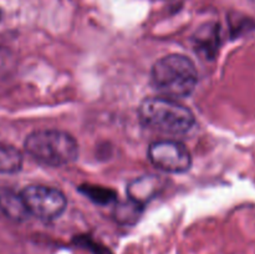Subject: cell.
<instances>
[{
  "label": "cell",
  "mask_w": 255,
  "mask_h": 254,
  "mask_svg": "<svg viewBox=\"0 0 255 254\" xmlns=\"http://www.w3.org/2000/svg\"><path fill=\"white\" fill-rule=\"evenodd\" d=\"M198 82V71L189 57L169 54L161 57L151 69V85L162 97L184 99L194 92Z\"/></svg>",
  "instance_id": "cell-1"
},
{
  "label": "cell",
  "mask_w": 255,
  "mask_h": 254,
  "mask_svg": "<svg viewBox=\"0 0 255 254\" xmlns=\"http://www.w3.org/2000/svg\"><path fill=\"white\" fill-rule=\"evenodd\" d=\"M139 121L147 128L172 136L186 134L196 124L194 115L177 100L147 97L138 107Z\"/></svg>",
  "instance_id": "cell-2"
},
{
  "label": "cell",
  "mask_w": 255,
  "mask_h": 254,
  "mask_svg": "<svg viewBox=\"0 0 255 254\" xmlns=\"http://www.w3.org/2000/svg\"><path fill=\"white\" fill-rule=\"evenodd\" d=\"M24 149L34 161L47 167H64L79 157L77 141L61 129L32 131L24 141Z\"/></svg>",
  "instance_id": "cell-3"
},
{
  "label": "cell",
  "mask_w": 255,
  "mask_h": 254,
  "mask_svg": "<svg viewBox=\"0 0 255 254\" xmlns=\"http://www.w3.org/2000/svg\"><path fill=\"white\" fill-rule=\"evenodd\" d=\"M30 216L50 222L59 218L65 212L67 201L65 194L54 187L32 184L20 192Z\"/></svg>",
  "instance_id": "cell-4"
},
{
  "label": "cell",
  "mask_w": 255,
  "mask_h": 254,
  "mask_svg": "<svg viewBox=\"0 0 255 254\" xmlns=\"http://www.w3.org/2000/svg\"><path fill=\"white\" fill-rule=\"evenodd\" d=\"M148 159L156 168L167 173H184L192 166V156L182 142L161 139L148 147Z\"/></svg>",
  "instance_id": "cell-5"
},
{
  "label": "cell",
  "mask_w": 255,
  "mask_h": 254,
  "mask_svg": "<svg viewBox=\"0 0 255 254\" xmlns=\"http://www.w3.org/2000/svg\"><path fill=\"white\" fill-rule=\"evenodd\" d=\"M164 188V181L158 176H142L134 178L127 184V196L128 199L137 204L146 206L148 202L156 198Z\"/></svg>",
  "instance_id": "cell-6"
},
{
  "label": "cell",
  "mask_w": 255,
  "mask_h": 254,
  "mask_svg": "<svg viewBox=\"0 0 255 254\" xmlns=\"http://www.w3.org/2000/svg\"><path fill=\"white\" fill-rule=\"evenodd\" d=\"M0 211L12 221H25L30 216L20 193L4 191L0 193Z\"/></svg>",
  "instance_id": "cell-7"
},
{
  "label": "cell",
  "mask_w": 255,
  "mask_h": 254,
  "mask_svg": "<svg viewBox=\"0 0 255 254\" xmlns=\"http://www.w3.org/2000/svg\"><path fill=\"white\" fill-rule=\"evenodd\" d=\"M196 47L199 52L212 59L216 56L219 46V27L216 24H208L202 27L196 35Z\"/></svg>",
  "instance_id": "cell-8"
},
{
  "label": "cell",
  "mask_w": 255,
  "mask_h": 254,
  "mask_svg": "<svg viewBox=\"0 0 255 254\" xmlns=\"http://www.w3.org/2000/svg\"><path fill=\"white\" fill-rule=\"evenodd\" d=\"M22 158L21 152L11 144L0 142V173L12 174L21 169Z\"/></svg>",
  "instance_id": "cell-9"
},
{
  "label": "cell",
  "mask_w": 255,
  "mask_h": 254,
  "mask_svg": "<svg viewBox=\"0 0 255 254\" xmlns=\"http://www.w3.org/2000/svg\"><path fill=\"white\" fill-rule=\"evenodd\" d=\"M143 208L144 207L141 204H137L136 202L127 199V201L115 204L114 217L117 223L124 224V226H131L138 221Z\"/></svg>",
  "instance_id": "cell-10"
},
{
  "label": "cell",
  "mask_w": 255,
  "mask_h": 254,
  "mask_svg": "<svg viewBox=\"0 0 255 254\" xmlns=\"http://www.w3.org/2000/svg\"><path fill=\"white\" fill-rule=\"evenodd\" d=\"M80 191L97 204L106 206V204L115 203V202H116V193H115L112 189L104 188V187L100 186L86 184V186H82L81 188H80Z\"/></svg>",
  "instance_id": "cell-11"
},
{
  "label": "cell",
  "mask_w": 255,
  "mask_h": 254,
  "mask_svg": "<svg viewBox=\"0 0 255 254\" xmlns=\"http://www.w3.org/2000/svg\"><path fill=\"white\" fill-rule=\"evenodd\" d=\"M0 19H1V11H0Z\"/></svg>",
  "instance_id": "cell-12"
}]
</instances>
